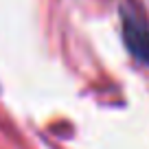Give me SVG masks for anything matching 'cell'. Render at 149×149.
<instances>
[{
	"mask_svg": "<svg viewBox=\"0 0 149 149\" xmlns=\"http://www.w3.org/2000/svg\"><path fill=\"white\" fill-rule=\"evenodd\" d=\"M121 26L127 51L149 66V20L134 0H125L121 5Z\"/></svg>",
	"mask_w": 149,
	"mask_h": 149,
	"instance_id": "6da1fadb",
	"label": "cell"
}]
</instances>
